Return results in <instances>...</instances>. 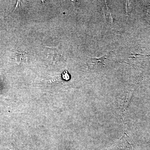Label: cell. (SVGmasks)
<instances>
[{"mask_svg": "<svg viewBox=\"0 0 150 150\" xmlns=\"http://www.w3.org/2000/svg\"></svg>", "mask_w": 150, "mask_h": 150, "instance_id": "obj_5", "label": "cell"}, {"mask_svg": "<svg viewBox=\"0 0 150 150\" xmlns=\"http://www.w3.org/2000/svg\"><path fill=\"white\" fill-rule=\"evenodd\" d=\"M108 54H105L104 56L98 58H90L89 59L88 66L90 67H100L105 66L106 60L108 56Z\"/></svg>", "mask_w": 150, "mask_h": 150, "instance_id": "obj_1", "label": "cell"}, {"mask_svg": "<svg viewBox=\"0 0 150 150\" xmlns=\"http://www.w3.org/2000/svg\"><path fill=\"white\" fill-rule=\"evenodd\" d=\"M16 62L18 64H25L28 61L27 54L24 51H18L16 53Z\"/></svg>", "mask_w": 150, "mask_h": 150, "instance_id": "obj_2", "label": "cell"}, {"mask_svg": "<svg viewBox=\"0 0 150 150\" xmlns=\"http://www.w3.org/2000/svg\"><path fill=\"white\" fill-rule=\"evenodd\" d=\"M62 77H63L64 80H65L66 81H68L70 79L69 75V73H68L67 71H65L63 73Z\"/></svg>", "mask_w": 150, "mask_h": 150, "instance_id": "obj_4", "label": "cell"}, {"mask_svg": "<svg viewBox=\"0 0 150 150\" xmlns=\"http://www.w3.org/2000/svg\"><path fill=\"white\" fill-rule=\"evenodd\" d=\"M118 150H133V146L124 138L121 140V143L118 145Z\"/></svg>", "mask_w": 150, "mask_h": 150, "instance_id": "obj_3", "label": "cell"}]
</instances>
